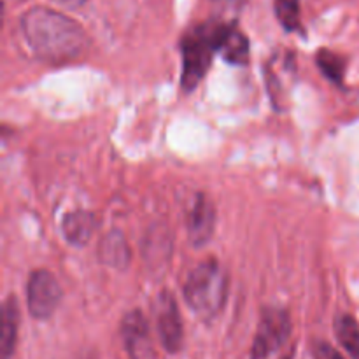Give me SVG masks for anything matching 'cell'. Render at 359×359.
<instances>
[{
	"label": "cell",
	"mask_w": 359,
	"mask_h": 359,
	"mask_svg": "<svg viewBox=\"0 0 359 359\" xmlns=\"http://www.w3.org/2000/svg\"><path fill=\"white\" fill-rule=\"evenodd\" d=\"M21 32L32 51L44 62L76 60L86 48V34L77 21L48 7H34L21 16Z\"/></svg>",
	"instance_id": "1"
},
{
	"label": "cell",
	"mask_w": 359,
	"mask_h": 359,
	"mask_svg": "<svg viewBox=\"0 0 359 359\" xmlns=\"http://www.w3.org/2000/svg\"><path fill=\"white\" fill-rule=\"evenodd\" d=\"M228 298V276L217 259H205L189 272L184 300L200 318L210 319L223 311Z\"/></svg>",
	"instance_id": "2"
},
{
	"label": "cell",
	"mask_w": 359,
	"mask_h": 359,
	"mask_svg": "<svg viewBox=\"0 0 359 359\" xmlns=\"http://www.w3.org/2000/svg\"><path fill=\"white\" fill-rule=\"evenodd\" d=\"M224 25L226 23L207 21V23L193 27L182 37L181 86L186 91L195 90L200 81L205 77L214 55H216V51H219Z\"/></svg>",
	"instance_id": "3"
},
{
	"label": "cell",
	"mask_w": 359,
	"mask_h": 359,
	"mask_svg": "<svg viewBox=\"0 0 359 359\" xmlns=\"http://www.w3.org/2000/svg\"><path fill=\"white\" fill-rule=\"evenodd\" d=\"M291 328L293 326L287 311L279 307L265 309L251 347V359H269L277 353L290 339Z\"/></svg>",
	"instance_id": "4"
},
{
	"label": "cell",
	"mask_w": 359,
	"mask_h": 359,
	"mask_svg": "<svg viewBox=\"0 0 359 359\" xmlns=\"http://www.w3.org/2000/svg\"><path fill=\"white\" fill-rule=\"evenodd\" d=\"M63 291L49 270H35L27 283L28 311L35 319H49L62 302Z\"/></svg>",
	"instance_id": "5"
},
{
	"label": "cell",
	"mask_w": 359,
	"mask_h": 359,
	"mask_svg": "<svg viewBox=\"0 0 359 359\" xmlns=\"http://www.w3.org/2000/svg\"><path fill=\"white\" fill-rule=\"evenodd\" d=\"M154 318H156V332L161 346L167 353L175 354L181 351L184 340L181 314L177 302L170 291H161L154 302Z\"/></svg>",
	"instance_id": "6"
},
{
	"label": "cell",
	"mask_w": 359,
	"mask_h": 359,
	"mask_svg": "<svg viewBox=\"0 0 359 359\" xmlns=\"http://www.w3.org/2000/svg\"><path fill=\"white\" fill-rule=\"evenodd\" d=\"M121 339L130 359H156L149 323L140 311H132L123 318Z\"/></svg>",
	"instance_id": "7"
},
{
	"label": "cell",
	"mask_w": 359,
	"mask_h": 359,
	"mask_svg": "<svg viewBox=\"0 0 359 359\" xmlns=\"http://www.w3.org/2000/svg\"><path fill=\"white\" fill-rule=\"evenodd\" d=\"M216 228V209L212 200L198 193L188 214V233L193 245H205L212 238Z\"/></svg>",
	"instance_id": "8"
},
{
	"label": "cell",
	"mask_w": 359,
	"mask_h": 359,
	"mask_svg": "<svg viewBox=\"0 0 359 359\" xmlns=\"http://www.w3.org/2000/svg\"><path fill=\"white\" fill-rule=\"evenodd\" d=\"M98 228L97 216L90 210L77 209L67 214L62 221V233L69 244L83 248L93 238Z\"/></svg>",
	"instance_id": "9"
},
{
	"label": "cell",
	"mask_w": 359,
	"mask_h": 359,
	"mask_svg": "<svg viewBox=\"0 0 359 359\" xmlns=\"http://www.w3.org/2000/svg\"><path fill=\"white\" fill-rule=\"evenodd\" d=\"M219 51L223 58L231 65H248L251 58V46L244 32L233 23L224 25L223 37H221Z\"/></svg>",
	"instance_id": "10"
},
{
	"label": "cell",
	"mask_w": 359,
	"mask_h": 359,
	"mask_svg": "<svg viewBox=\"0 0 359 359\" xmlns=\"http://www.w3.org/2000/svg\"><path fill=\"white\" fill-rule=\"evenodd\" d=\"M18 328H20V307L18 300L11 294L2 305V326H0V356L11 359L16 349Z\"/></svg>",
	"instance_id": "11"
},
{
	"label": "cell",
	"mask_w": 359,
	"mask_h": 359,
	"mask_svg": "<svg viewBox=\"0 0 359 359\" xmlns=\"http://www.w3.org/2000/svg\"><path fill=\"white\" fill-rule=\"evenodd\" d=\"M98 258L104 265L112 266L116 270H125L132 258L125 235L119 230H112L104 235L100 245H98Z\"/></svg>",
	"instance_id": "12"
},
{
	"label": "cell",
	"mask_w": 359,
	"mask_h": 359,
	"mask_svg": "<svg viewBox=\"0 0 359 359\" xmlns=\"http://www.w3.org/2000/svg\"><path fill=\"white\" fill-rule=\"evenodd\" d=\"M335 335L351 358L359 359V325L353 316L340 314L335 319Z\"/></svg>",
	"instance_id": "13"
},
{
	"label": "cell",
	"mask_w": 359,
	"mask_h": 359,
	"mask_svg": "<svg viewBox=\"0 0 359 359\" xmlns=\"http://www.w3.org/2000/svg\"><path fill=\"white\" fill-rule=\"evenodd\" d=\"M316 63L332 83L342 84L344 76H346V58L330 51V49H321L316 55Z\"/></svg>",
	"instance_id": "14"
},
{
	"label": "cell",
	"mask_w": 359,
	"mask_h": 359,
	"mask_svg": "<svg viewBox=\"0 0 359 359\" xmlns=\"http://www.w3.org/2000/svg\"><path fill=\"white\" fill-rule=\"evenodd\" d=\"M300 0H276V16L284 30L297 32L302 28Z\"/></svg>",
	"instance_id": "15"
},
{
	"label": "cell",
	"mask_w": 359,
	"mask_h": 359,
	"mask_svg": "<svg viewBox=\"0 0 359 359\" xmlns=\"http://www.w3.org/2000/svg\"><path fill=\"white\" fill-rule=\"evenodd\" d=\"M312 356H314V359H346L335 347L330 346L328 342H323V340L314 342V346H312Z\"/></svg>",
	"instance_id": "16"
},
{
	"label": "cell",
	"mask_w": 359,
	"mask_h": 359,
	"mask_svg": "<svg viewBox=\"0 0 359 359\" xmlns=\"http://www.w3.org/2000/svg\"><path fill=\"white\" fill-rule=\"evenodd\" d=\"M56 2L62 4V6L65 7H70V9H79L81 6L86 4V0H56Z\"/></svg>",
	"instance_id": "17"
},
{
	"label": "cell",
	"mask_w": 359,
	"mask_h": 359,
	"mask_svg": "<svg viewBox=\"0 0 359 359\" xmlns=\"http://www.w3.org/2000/svg\"><path fill=\"white\" fill-rule=\"evenodd\" d=\"M283 359H293V351H290V353H287Z\"/></svg>",
	"instance_id": "18"
}]
</instances>
